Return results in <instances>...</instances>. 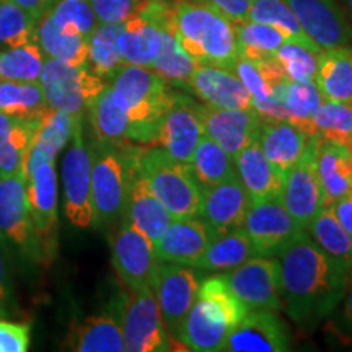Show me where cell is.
Masks as SVG:
<instances>
[{
	"instance_id": "obj_1",
	"label": "cell",
	"mask_w": 352,
	"mask_h": 352,
	"mask_svg": "<svg viewBox=\"0 0 352 352\" xmlns=\"http://www.w3.org/2000/svg\"><path fill=\"white\" fill-rule=\"evenodd\" d=\"M279 263L280 308L297 324L308 327L341 305L349 271L329 258L307 230L276 254Z\"/></svg>"
},
{
	"instance_id": "obj_15",
	"label": "cell",
	"mask_w": 352,
	"mask_h": 352,
	"mask_svg": "<svg viewBox=\"0 0 352 352\" xmlns=\"http://www.w3.org/2000/svg\"><path fill=\"white\" fill-rule=\"evenodd\" d=\"M228 287L248 310H279V263L272 256H254L228 271Z\"/></svg>"
},
{
	"instance_id": "obj_10",
	"label": "cell",
	"mask_w": 352,
	"mask_h": 352,
	"mask_svg": "<svg viewBox=\"0 0 352 352\" xmlns=\"http://www.w3.org/2000/svg\"><path fill=\"white\" fill-rule=\"evenodd\" d=\"M111 259L114 271L131 292L155 287L158 261L155 246L148 236L122 219L111 240Z\"/></svg>"
},
{
	"instance_id": "obj_19",
	"label": "cell",
	"mask_w": 352,
	"mask_h": 352,
	"mask_svg": "<svg viewBox=\"0 0 352 352\" xmlns=\"http://www.w3.org/2000/svg\"><path fill=\"white\" fill-rule=\"evenodd\" d=\"M290 349L287 328L274 310H248L245 318L228 333L222 351L285 352Z\"/></svg>"
},
{
	"instance_id": "obj_39",
	"label": "cell",
	"mask_w": 352,
	"mask_h": 352,
	"mask_svg": "<svg viewBox=\"0 0 352 352\" xmlns=\"http://www.w3.org/2000/svg\"><path fill=\"white\" fill-rule=\"evenodd\" d=\"M248 20L274 26L284 34L287 41H296L315 51H323L303 32L287 0H253L248 12Z\"/></svg>"
},
{
	"instance_id": "obj_22",
	"label": "cell",
	"mask_w": 352,
	"mask_h": 352,
	"mask_svg": "<svg viewBox=\"0 0 352 352\" xmlns=\"http://www.w3.org/2000/svg\"><path fill=\"white\" fill-rule=\"evenodd\" d=\"M80 120L82 116H72V114L50 107L44 109L41 116L38 118L33 139L21 162V176L26 178L30 171L43 162L56 160V157L67 147L74 129Z\"/></svg>"
},
{
	"instance_id": "obj_44",
	"label": "cell",
	"mask_w": 352,
	"mask_h": 352,
	"mask_svg": "<svg viewBox=\"0 0 352 352\" xmlns=\"http://www.w3.org/2000/svg\"><path fill=\"white\" fill-rule=\"evenodd\" d=\"M283 95L289 120L311 138L310 121L324 101L316 83L287 80L283 87Z\"/></svg>"
},
{
	"instance_id": "obj_29",
	"label": "cell",
	"mask_w": 352,
	"mask_h": 352,
	"mask_svg": "<svg viewBox=\"0 0 352 352\" xmlns=\"http://www.w3.org/2000/svg\"><path fill=\"white\" fill-rule=\"evenodd\" d=\"M34 41L50 59L74 65H87L88 63V38L76 30L59 25L47 12L38 20Z\"/></svg>"
},
{
	"instance_id": "obj_21",
	"label": "cell",
	"mask_w": 352,
	"mask_h": 352,
	"mask_svg": "<svg viewBox=\"0 0 352 352\" xmlns=\"http://www.w3.org/2000/svg\"><path fill=\"white\" fill-rule=\"evenodd\" d=\"M250 206V196L236 178L202 188L199 217L210 228L214 236L241 227Z\"/></svg>"
},
{
	"instance_id": "obj_42",
	"label": "cell",
	"mask_w": 352,
	"mask_h": 352,
	"mask_svg": "<svg viewBox=\"0 0 352 352\" xmlns=\"http://www.w3.org/2000/svg\"><path fill=\"white\" fill-rule=\"evenodd\" d=\"M46 56L36 41L0 50V80L39 82Z\"/></svg>"
},
{
	"instance_id": "obj_9",
	"label": "cell",
	"mask_w": 352,
	"mask_h": 352,
	"mask_svg": "<svg viewBox=\"0 0 352 352\" xmlns=\"http://www.w3.org/2000/svg\"><path fill=\"white\" fill-rule=\"evenodd\" d=\"M64 212L74 227H95L91 206V151L83 138L82 120L77 122L63 158Z\"/></svg>"
},
{
	"instance_id": "obj_5",
	"label": "cell",
	"mask_w": 352,
	"mask_h": 352,
	"mask_svg": "<svg viewBox=\"0 0 352 352\" xmlns=\"http://www.w3.org/2000/svg\"><path fill=\"white\" fill-rule=\"evenodd\" d=\"M135 168L147 179L173 219L199 215L202 186L188 164L178 162L155 145L135 155Z\"/></svg>"
},
{
	"instance_id": "obj_36",
	"label": "cell",
	"mask_w": 352,
	"mask_h": 352,
	"mask_svg": "<svg viewBox=\"0 0 352 352\" xmlns=\"http://www.w3.org/2000/svg\"><path fill=\"white\" fill-rule=\"evenodd\" d=\"M188 165L202 188L214 186L239 176L233 158L206 134L196 145Z\"/></svg>"
},
{
	"instance_id": "obj_23",
	"label": "cell",
	"mask_w": 352,
	"mask_h": 352,
	"mask_svg": "<svg viewBox=\"0 0 352 352\" xmlns=\"http://www.w3.org/2000/svg\"><path fill=\"white\" fill-rule=\"evenodd\" d=\"M122 219L129 220L132 226L139 228L145 236H148L153 246L158 243L166 228L173 222V215L168 212L164 202L155 196L147 179L135 168V164L129 188H127Z\"/></svg>"
},
{
	"instance_id": "obj_8",
	"label": "cell",
	"mask_w": 352,
	"mask_h": 352,
	"mask_svg": "<svg viewBox=\"0 0 352 352\" xmlns=\"http://www.w3.org/2000/svg\"><path fill=\"white\" fill-rule=\"evenodd\" d=\"M47 107L83 116L100 91L107 87L101 77L87 65H74L46 57L39 77Z\"/></svg>"
},
{
	"instance_id": "obj_7",
	"label": "cell",
	"mask_w": 352,
	"mask_h": 352,
	"mask_svg": "<svg viewBox=\"0 0 352 352\" xmlns=\"http://www.w3.org/2000/svg\"><path fill=\"white\" fill-rule=\"evenodd\" d=\"M0 245L23 266L46 264L30 217L21 173L0 176Z\"/></svg>"
},
{
	"instance_id": "obj_6",
	"label": "cell",
	"mask_w": 352,
	"mask_h": 352,
	"mask_svg": "<svg viewBox=\"0 0 352 352\" xmlns=\"http://www.w3.org/2000/svg\"><path fill=\"white\" fill-rule=\"evenodd\" d=\"M91 151V206L95 227L113 226L124 214L134 158L121 151V145L96 140Z\"/></svg>"
},
{
	"instance_id": "obj_52",
	"label": "cell",
	"mask_w": 352,
	"mask_h": 352,
	"mask_svg": "<svg viewBox=\"0 0 352 352\" xmlns=\"http://www.w3.org/2000/svg\"><path fill=\"white\" fill-rule=\"evenodd\" d=\"M222 13L233 25H240L248 21V12L253 0H199Z\"/></svg>"
},
{
	"instance_id": "obj_58",
	"label": "cell",
	"mask_w": 352,
	"mask_h": 352,
	"mask_svg": "<svg viewBox=\"0 0 352 352\" xmlns=\"http://www.w3.org/2000/svg\"><path fill=\"white\" fill-rule=\"evenodd\" d=\"M351 148H352V147H351Z\"/></svg>"
},
{
	"instance_id": "obj_34",
	"label": "cell",
	"mask_w": 352,
	"mask_h": 352,
	"mask_svg": "<svg viewBox=\"0 0 352 352\" xmlns=\"http://www.w3.org/2000/svg\"><path fill=\"white\" fill-rule=\"evenodd\" d=\"M87 111L90 114V122L96 140L116 145L129 142V120L120 108V104L113 100L108 85L91 101Z\"/></svg>"
},
{
	"instance_id": "obj_3",
	"label": "cell",
	"mask_w": 352,
	"mask_h": 352,
	"mask_svg": "<svg viewBox=\"0 0 352 352\" xmlns=\"http://www.w3.org/2000/svg\"><path fill=\"white\" fill-rule=\"evenodd\" d=\"M108 88L129 120V142L155 145L158 120L175 100L168 82L151 67L124 64Z\"/></svg>"
},
{
	"instance_id": "obj_47",
	"label": "cell",
	"mask_w": 352,
	"mask_h": 352,
	"mask_svg": "<svg viewBox=\"0 0 352 352\" xmlns=\"http://www.w3.org/2000/svg\"><path fill=\"white\" fill-rule=\"evenodd\" d=\"M320 52L300 43L284 41L274 52V59L283 67L287 80L315 82Z\"/></svg>"
},
{
	"instance_id": "obj_4",
	"label": "cell",
	"mask_w": 352,
	"mask_h": 352,
	"mask_svg": "<svg viewBox=\"0 0 352 352\" xmlns=\"http://www.w3.org/2000/svg\"><path fill=\"white\" fill-rule=\"evenodd\" d=\"M175 33L197 64L235 67L239 59L235 25L208 3L179 0L175 6Z\"/></svg>"
},
{
	"instance_id": "obj_37",
	"label": "cell",
	"mask_w": 352,
	"mask_h": 352,
	"mask_svg": "<svg viewBox=\"0 0 352 352\" xmlns=\"http://www.w3.org/2000/svg\"><path fill=\"white\" fill-rule=\"evenodd\" d=\"M122 23H98L88 36V67L103 80H111L122 65L118 38Z\"/></svg>"
},
{
	"instance_id": "obj_50",
	"label": "cell",
	"mask_w": 352,
	"mask_h": 352,
	"mask_svg": "<svg viewBox=\"0 0 352 352\" xmlns=\"http://www.w3.org/2000/svg\"><path fill=\"white\" fill-rule=\"evenodd\" d=\"M98 23H122L138 10L140 0H88Z\"/></svg>"
},
{
	"instance_id": "obj_20",
	"label": "cell",
	"mask_w": 352,
	"mask_h": 352,
	"mask_svg": "<svg viewBox=\"0 0 352 352\" xmlns=\"http://www.w3.org/2000/svg\"><path fill=\"white\" fill-rule=\"evenodd\" d=\"M199 111L204 134L215 140L232 158H235L246 145L258 139L263 118L254 108L232 109L204 104Z\"/></svg>"
},
{
	"instance_id": "obj_2",
	"label": "cell",
	"mask_w": 352,
	"mask_h": 352,
	"mask_svg": "<svg viewBox=\"0 0 352 352\" xmlns=\"http://www.w3.org/2000/svg\"><path fill=\"white\" fill-rule=\"evenodd\" d=\"M248 308L228 287L223 274L202 280L196 302L183 320L175 340L196 352L222 351L228 333L232 331Z\"/></svg>"
},
{
	"instance_id": "obj_43",
	"label": "cell",
	"mask_w": 352,
	"mask_h": 352,
	"mask_svg": "<svg viewBox=\"0 0 352 352\" xmlns=\"http://www.w3.org/2000/svg\"><path fill=\"white\" fill-rule=\"evenodd\" d=\"M239 56L250 60H261L274 56L280 44L287 41L279 30L258 21H245L235 25Z\"/></svg>"
},
{
	"instance_id": "obj_35",
	"label": "cell",
	"mask_w": 352,
	"mask_h": 352,
	"mask_svg": "<svg viewBox=\"0 0 352 352\" xmlns=\"http://www.w3.org/2000/svg\"><path fill=\"white\" fill-rule=\"evenodd\" d=\"M311 240L347 271L352 266V236L338 222L331 208H321L307 227Z\"/></svg>"
},
{
	"instance_id": "obj_57",
	"label": "cell",
	"mask_w": 352,
	"mask_h": 352,
	"mask_svg": "<svg viewBox=\"0 0 352 352\" xmlns=\"http://www.w3.org/2000/svg\"><path fill=\"white\" fill-rule=\"evenodd\" d=\"M351 270H352V266H351Z\"/></svg>"
},
{
	"instance_id": "obj_25",
	"label": "cell",
	"mask_w": 352,
	"mask_h": 352,
	"mask_svg": "<svg viewBox=\"0 0 352 352\" xmlns=\"http://www.w3.org/2000/svg\"><path fill=\"white\" fill-rule=\"evenodd\" d=\"M188 85L206 104L232 109L254 108L250 91L230 69L197 64Z\"/></svg>"
},
{
	"instance_id": "obj_56",
	"label": "cell",
	"mask_w": 352,
	"mask_h": 352,
	"mask_svg": "<svg viewBox=\"0 0 352 352\" xmlns=\"http://www.w3.org/2000/svg\"><path fill=\"white\" fill-rule=\"evenodd\" d=\"M344 6L347 8V13H349V16L352 19V0H344Z\"/></svg>"
},
{
	"instance_id": "obj_11",
	"label": "cell",
	"mask_w": 352,
	"mask_h": 352,
	"mask_svg": "<svg viewBox=\"0 0 352 352\" xmlns=\"http://www.w3.org/2000/svg\"><path fill=\"white\" fill-rule=\"evenodd\" d=\"M121 311V328L127 352L171 351L170 333L152 289L131 292Z\"/></svg>"
},
{
	"instance_id": "obj_31",
	"label": "cell",
	"mask_w": 352,
	"mask_h": 352,
	"mask_svg": "<svg viewBox=\"0 0 352 352\" xmlns=\"http://www.w3.org/2000/svg\"><path fill=\"white\" fill-rule=\"evenodd\" d=\"M69 347L77 352H124L121 318L113 314L90 316L70 329Z\"/></svg>"
},
{
	"instance_id": "obj_33",
	"label": "cell",
	"mask_w": 352,
	"mask_h": 352,
	"mask_svg": "<svg viewBox=\"0 0 352 352\" xmlns=\"http://www.w3.org/2000/svg\"><path fill=\"white\" fill-rule=\"evenodd\" d=\"M38 120H23L0 111V176L20 173Z\"/></svg>"
},
{
	"instance_id": "obj_26",
	"label": "cell",
	"mask_w": 352,
	"mask_h": 352,
	"mask_svg": "<svg viewBox=\"0 0 352 352\" xmlns=\"http://www.w3.org/2000/svg\"><path fill=\"white\" fill-rule=\"evenodd\" d=\"M316 173L323 208L349 196L352 192V148L340 140L316 135Z\"/></svg>"
},
{
	"instance_id": "obj_12",
	"label": "cell",
	"mask_w": 352,
	"mask_h": 352,
	"mask_svg": "<svg viewBox=\"0 0 352 352\" xmlns=\"http://www.w3.org/2000/svg\"><path fill=\"white\" fill-rule=\"evenodd\" d=\"M26 201L34 232L41 245L44 263H51L57 250V173L56 160H46L25 178Z\"/></svg>"
},
{
	"instance_id": "obj_28",
	"label": "cell",
	"mask_w": 352,
	"mask_h": 352,
	"mask_svg": "<svg viewBox=\"0 0 352 352\" xmlns=\"http://www.w3.org/2000/svg\"><path fill=\"white\" fill-rule=\"evenodd\" d=\"M233 162H235L239 179L248 192L250 201L272 199V197L283 196L284 176L264 155L258 139L246 145L243 151L233 158Z\"/></svg>"
},
{
	"instance_id": "obj_45",
	"label": "cell",
	"mask_w": 352,
	"mask_h": 352,
	"mask_svg": "<svg viewBox=\"0 0 352 352\" xmlns=\"http://www.w3.org/2000/svg\"><path fill=\"white\" fill-rule=\"evenodd\" d=\"M311 135L340 140L352 147V104L323 101L310 121Z\"/></svg>"
},
{
	"instance_id": "obj_55",
	"label": "cell",
	"mask_w": 352,
	"mask_h": 352,
	"mask_svg": "<svg viewBox=\"0 0 352 352\" xmlns=\"http://www.w3.org/2000/svg\"><path fill=\"white\" fill-rule=\"evenodd\" d=\"M10 2L16 3V6L23 8L28 13H32L34 19L39 20L46 12L51 10L57 0H10Z\"/></svg>"
},
{
	"instance_id": "obj_38",
	"label": "cell",
	"mask_w": 352,
	"mask_h": 352,
	"mask_svg": "<svg viewBox=\"0 0 352 352\" xmlns=\"http://www.w3.org/2000/svg\"><path fill=\"white\" fill-rule=\"evenodd\" d=\"M233 72L239 76L241 83L250 91L253 104L270 98L276 88L287 80L274 56L261 60H250L239 56Z\"/></svg>"
},
{
	"instance_id": "obj_41",
	"label": "cell",
	"mask_w": 352,
	"mask_h": 352,
	"mask_svg": "<svg viewBox=\"0 0 352 352\" xmlns=\"http://www.w3.org/2000/svg\"><path fill=\"white\" fill-rule=\"evenodd\" d=\"M47 108L39 82L0 80V111L23 120H38Z\"/></svg>"
},
{
	"instance_id": "obj_27",
	"label": "cell",
	"mask_w": 352,
	"mask_h": 352,
	"mask_svg": "<svg viewBox=\"0 0 352 352\" xmlns=\"http://www.w3.org/2000/svg\"><path fill=\"white\" fill-rule=\"evenodd\" d=\"M310 135L290 120L263 118L258 132L259 147L272 166L285 176L305 151Z\"/></svg>"
},
{
	"instance_id": "obj_40",
	"label": "cell",
	"mask_w": 352,
	"mask_h": 352,
	"mask_svg": "<svg viewBox=\"0 0 352 352\" xmlns=\"http://www.w3.org/2000/svg\"><path fill=\"white\" fill-rule=\"evenodd\" d=\"M197 63L183 50L175 33V19L162 26V47L152 67L166 82L188 83Z\"/></svg>"
},
{
	"instance_id": "obj_24",
	"label": "cell",
	"mask_w": 352,
	"mask_h": 352,
	"mask_svg": "<svg viewBox=\"0 0 352 352\" xmlns=\"http://www.w3.org/2000/svg\"><path fill=\"white\" fill-rule=\"evenodd\" d=\"M215 239L199 217L173 219L155 245L158 261L196 266L210 241Z\"/></svg>"
},
{
	"instance_id": "obj_51",
	"label": "cell",
	"mask_w": 352,
	"mask_h": 352,
	"mask_svg": "<svg viewBox=\"0 0 352 352\" xmlns=\"http://www.w3.org/2000/svg\"><path fill=\"white\" fill-rule=\"evenodd\" d=\"M12 261L10 254L0 245V318H8L16 310Z\"/></svg>"
},
{
	"instance_id": "obj_53",
	"label": "cell",
	"mask_w": 352,
	"mask_h": 352,
	"mask_svg": "<svg viewBox=\"0 0 352 352\" xmlns=\"http://www.w3.org/2000/svg\"><path fill=\"white\" fill-rule=\"evenodd\" d=\"M328 208L333 209L338 222H340L341 227L344 228V230L352 236V197H351V195L341 197V199L333 202V204L328 206Z\"/></svg>"
},
{
	"instance_id": "obj_48",
	"label": "cell",
	"mask_w": 352,
	"mask_h": 352,
	"mask_svg": "<svg viewBox=\"0 0 352 352\" xmlns=\"http://www.w3.org/2000/svg\"><path fill=\"white\" fill-rule=\"evenodd\" d=\"M57 23L76 30L88 38L98 25L96 15L88 0H57L47 12Z\"/></svg>"
},
{
	"instance_id": "obj_46",
	"label": "cell",
	"mask_w": 352,
	"mask_h": 352,
	"mask_svg": "<svg viewBox=\"0 0 352 352\" xmlns=\"http://www.w3.org/2000/svg\"><path fill=\"white\" fill-rule=\"evenodd\" d=\"M36 23L32 13L10 0H0V50L34 41Z\"/></svg>"
},
{
	"instance_id": "obj_32",
	"label": "cell",
	"mask_w": 352,
	"mask_h": 352,
	"mask_svg": "<svg viewBox=\"0 0 352 352\" xmlns=\"http://www.w3.org/2000/svg\"><path fill=\"white\" fill-rule=\"evenodd\" d=\"M254 256H258V253L252 239L243 227H236L215 236L195 267L212 272H228Z\"/></svg>"
},
{
	"instance_id": "obj_49",
	"label": "cell",
	"mask_w": 352,
	"mask_h": 352,
	"mask_svg": "<svg viewBox=\"0 0 352 352\" xmlns=\"http://www.w3.org/2000/svg\"><path fill=\"white\" fill-rule=\"evenodd\" d=\"M32 341L30 324L0 318V352H26Z\"/></svg>"
},
{
	"instance_id": "obj_54",
	"label": "cell",
	"mask_w": 352,
	"mask_h": 352,
	"mask_svg": "<svg viewBox=\"0 0 352 352\" xmlns=\"http://www.w3.org/2000/svg\"><path fill=\"white\" fill-rule=\"evenodd\" d=\"M341 303V327L346 334L352 336V270H349V283H347V290Z\"/></svg>"
},
{
	"instance_id": "obj_16",
	"label": "cell",
	"mask_w": 352,
	"mask_h": 352,
	"mask_svg": "<svg viewBox=\"0 0 352 352\" xmlns=\"http://www.w3.org/2000/svg\"><path fill=\"white\" fill-rule=\"evenodd\" d=\"M280 199L303 230H307L308 223L323 208L320 179L316 173V135L308 139L302 157L284 176V189Z\"/></svg>"
},
{
	"instance_id": "obj_17",
	"label": "cell",
	"mask_w": 352,
	"mask_h": 352,
	"mask_svg": "<svg viewBox=\"0 0 352 352\" xmlns=\"http://www.w3.org/2000/svg\"><path fill=\"white\" fill-rule=\"evenodd\" d=\"M303 32L321 50L352 47V21L338 0H287Z\"/></svg>"
},
{
	"instance_id": "obj_18",
	"label": "cell",
	"mask_w": 352,
	"mask_h": 352,
	"mask_svg": "<svg viewBox=\"0 0 352 352\" xmlns=\"http://www.w3.org/2000/svg\"><path fill=\"white\" fill-rule=\"evenodd\" d=\"M201 107L175 96L173 103L162 114L157 126L155 145L183 164H189L196 145L204 135Z\"/></svg>"
},
{
	"instance_id": "obj_14",
	"label": "cell",
	"mask_w": 352,
	"mask_h": 352,
	"mask_svg": "<svg viewBox=\"0 0 352 352\" xmlns=\"http://www.w3.org/2000/svg\"><path fill=\"white\" fill-rule=\"evenodd\" d=\"M199 285L201 279L195 266L162 261L158 264L153 292L165 327L175 338L192 303L196 302Z\"/></svg>"
},
{
	"instance_id": "obj_13",
	"label": "cell",
	"mask_w": 352,
	"mask_h": 352,
	"mask_svg": "<svg viewBox=\"0 0 352 352\" xmlns=\"http://www.w3.org/2000/svg\"><path fill=\"white\" fill-rule=\"evenodd\" d=\"M241 227L252 239L258 256H276L303 232L280 197L250 201Z\"/></svg>"
},
{
	"instance_id": "obj_30",
	"label": "cell",
	"mask_w": 352,
	"mask_h": 352,
	"mask_svg": "<svg viewBox=\"0 0 352 352\" xmlns=\"http://www.w3.org/2000/svg\"><path fill=\"white\" fill-rule=\"evenodd\" d=\"M315 83L324 101L352 104V47L321 51Z\"/></svg>"
}]
</instances>
